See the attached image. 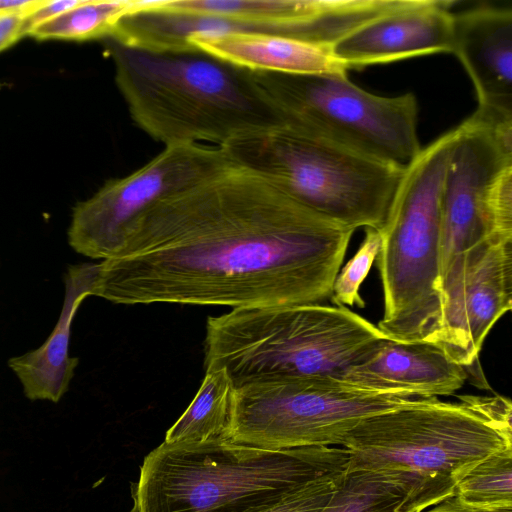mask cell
<instances>
[{
	"label": "cell",
	"instance_id": "obj_1",
	"mask_svg": "<svg viewBox=\"0 0 512 512\" xmlns=\"http://www.w3.org/2000/svg\"><path fill=\"white\" fill-rule=\"evenodd\" d=\"M354 231L231 162L145 212L99 263L92 295L127 305L321 304Z\"/></svg>",
	"mask_w": 512,
	"mask_h": 512
},
{
	"label": "cell",
	"instance_id": "obj_2",
	"mask_svg": "<svg viewBox=\"0 0 512 512\" xmlns=\"http://www.w3.org/2000/svg\"><path fill=\"white\" fill-rule=\"evenodd\" d=\"M115 82L133 121L165 146H223L284 125L252 72L201 51L153 52L106 37Z\"/></svg>",
	"mask_w": 512,
	"mask_h": 512
},
{
	"label": "cell",
	"instance_id": "obj_3",
	"mask_svg": "<svg viewBox=\"0 0 512 512\" xmlns=\"http://www.w3.org/2000/svg\"><path fill=\"white\" fill-rule=\"evenodd\" d=\"M459 402L416 398L361 420L345 436L347 470L396 475L408 488L405 512H421L455 494L459 481L491 454L512 448L495 420L492 396Z\"/></svg>",
	"mask_w": 512,
	"mask_h": 512
},
{
	"label": "cell",
	"instance_id": "obj_4",
	"mask_svg": "<svg viewBox=\"0 0 512 512\" xmlns=\"http://www.w3.org/2000/svg\"><path fill=\"white\" fill-rule=\"evenodd\" d=\"M345 448L270 450L226 439L161 443L131 485L130 512H239L347 470Z\"/></svg>",
	"mask_w": 512,
	"mask_h": 512
},
{
	"label": "cell",
	"instance_id": "obj_5",
	"mask_svg": "<svg viewBox=\"0 0 512 512\" xmlns=\"http://www.w3.org/2000/svg\"><path fill=\"white\" fill-rule=\"evenodd\" d=\"M387 337L346 307L323 304L234 308L206 323L205 369L234 387L333 377L369 357Z\"/></svg>",
	"mask_w": 512,
	"mask_h": 512
},
{
	"label": "cell",
	"instance_id": "obj_6",
	"mask_svg": "<svg viewBox=\"0 0 512 512\" xmlns=\"http://www.w3.org/2000/svg\"><path fill=\"white\" fill-rule=\"evenodd\" d=\"M456 135L457 127L444 133L405 168L377 230L384 300L377 328L388 339L433 344L439 333L442 190Z\"/></svg>",
	"mask_w": 512,
	"mask_h": 512
},
{
	"label": "cell",
	"instance_id": "obj_7",
	"mask_svg": "<svg viewBox=\"0 0 512 512\" xmlns=\"http://www.w3.org/2000/svg\"><path fill=\"white\" fill-rule=\"evenodd\" d=\"M221 148L235 164L353 230L382 226L405 170L285 124L237 137Z\"/></svg>",
	"mask_w": 512,
	"mask_h": 512
},
{
	"label": "cell",
	"instance_id": "obj_8",
	"mask_svg": "<svg viewBox=\"0 0 512 512\" xmlns=\"http://www.w3.org/2000/svg\"><path fill=\"white\" fill-rule=\"evenodd\" d=\"M251 72L285 125L400 168H406L422 149L412 93L375 95L352 83L346 71Z\"/></svg>",
	"mask_w": 512,
	"mask_h": 512
},
{
	"label": "cell",
	"instance_id": "obj_9",
	"mask_svg": "<svg viewBox=\"0 0 512 512\" xmlns=\"http://www.w3.org/2000/svg\"><path fill=\"white\" fill-rule=\"evenodd\" d=\"M415 399L333 377L249 383L235 388L226 439L270 450L342 445L364 418Z\"/></svg>",
	"mask_w": 512,
	"mask_h": 512
},
{
	"label": "cell",
	"instance_id": "obj_10",
	"mask_svg": "<svg viewBox=\"0 0 512 512\" xmlns=\"http://www.w3.org/2000/svg\"><path fill=\"white\" fill-rule=\"evenodd\" d=\"M512 194V127L487 123L474 114L457 126L444 177L441 204L442 302L463 284L470 254L496 235ZM506 240V239H504Z\"/></svg>",
	"mask_w": 512,
	"mask_h": 512
},
{
	"label": "cell",
	"instance_id": "obj_11",
	"mask_svg": "<svg viewBox=\"0 0 512 512\" xmlns=\"http://www.w3.org/2000/svg\"><path fill=\"white\" fill-rule=\"evenodd\" d=\"M231 162L220 146H165L135 172L107 181L74 206L68 229L70 246L86 257L111 258L122 248L135 222L153 205Z\"/></svg>",
	"mask_w": 512,
	"mask_h": 512
},
{
	"label": "cell",
	"instance_id": "obj_12",
	"mask_svg": "<svg viewBox=\"0 0 512 512\" xmlns=\"http://www.w3.org/2000/svg\"><path fill=\"white\" fill-rule=\"evenodd\" d=\"M512 240L491 238L468 257L464 281L434 345L472 373L485 337L512 307Z\"/></svg>",
	"mask_w": 512,
	"mask_h": 512
},
{
	"label": "cell",
	"instance_id": "obj_13",
	"mask_svg": "<svg viewBox=\"0 0 512 512\" xmlns=\"http://www.w3.org/2000/svg\"><path fill=\"white\" fill-rule=\"evenodd\" d=\"M138 6L224 19L326 49L351 32L358 20L351 0H158L138 1Z\"/></svg>",
	"mask_w": 512,
	"mask_h": 512
},
{
	"label": "cell",
	"instance_id": "obj_14",
	"mask_svg": "<svg viewBox=\"0 0 512 512\" xmlns=\"http://www.w3.org/2000/svg\"><path fill=\"white\" fill-rule=\"evenodd\" d=\"M454 2L408 0L355 29L329 48L345 70L453 50Z\"/></svg>",
	"mask_w": 512,
	"mask_h": 512
},
{
	"label": "cell",
	"instance_id": "obj_15",
	"mask_svg": "<svg viewBox=\"0 0 512 512\" xmlns=\"http://www.w3.org/2000/svg\"><path fill=\"white\" fill-rule=\"evenodd\" d=\"M475 87L473 113L512 127V10L484 6L453 14V50Z\"/></svg>",
	"mask_w": 512,
	"mask_h": 512
},
{
	"label": "cell",
	"instance_id": "obj_16",
	"mask_svg": "<svg viewBox=\"0 0 512 512\" xmlns=\"http://www.w3.org/2000/svg\"><path fill=\"white\" fill-rule=\"evenodd\" d=\"M467 378L466 369L432 343L386 338L369 357L350 367L343 380L367 389L429 398L454 394Z\"/></svg>",
	"mask_w": 512,
	"mask_h": 512
},
{
	"label": "cell",
	"instance_id": "obj_17",
	"mask_svg": "<svg viewBox=\"0 0 512 512\" xmlns=\"http://www.w3.org/2000/svg\"><path fill=\"white\" fill-rule=\"evenodd\" d=\"M99 263H83L68 269L62 310L52 333L36 350L11 358L9 367L22 384L30 400L58 402L73 378L78 358L70 357V328L85 297L92 295Z\"/></svg>",
	"mask_w": 512,
	"mask_h": 512
},
{
	"label": "cell",
	"instance_id": "obj_18",
	"mask_svg": "<svg viewBox=\"0 0 512 512\" xmlns=\"http://www.w3.org/2000/svg\"><path fill=\"white\" fill-rule=\"evenodd\" d=\"M196 50L254 72L317 74L347 71L328 49L293 38L257 31L190 36Z\"/></svg>",
	"mask_w": 512,
	"mask_h": 512
},
{
	"label": "cell",
	"instance_id": "obj_19",
	"mask_svg": "<svg viewBox=\"0 0 512 512\" xmlns=\"http://www.w3.org/2000/svg\"><path fill=\"white\" fill-rule=\"evenodd\" d=\"M234 393V385L223 369L206 370L198 392L184 413L168 429L163 442L186 444L226 439L232 418Z\"/></svg>",
	"mask_w": 512,
	"mask_h": 512
},
{
	"label": "cell",
	"instance_id": "obj_20",
	"mask_svg": "<svg viewBox=\"0 0 512 512\" xmlns=\"http://www.w3.org/2000/svg\"><path fill=\"white\" fill-rule=\"evenodd\" d=\"M407 497L394 474L346 470L321 512H405Z\"/></svg>",
	"mask_w": 512,
	"mask_h": 512
},
{
	"label": "cell",
	"instance_id": "obj_21",
	"mask_svg": "<svg viewBox=\"0 0 512 512\" xmlns=\"http://www.w3.org/2000/svg\"><path fill=\"white\" fill-rule=\"evenodd\" d=\"M133 1L80 0L73 8L32 29L28 35L39 39L85 41L106 38L115 22L128 12Z\"/></svg>",
	"mask_w": 512,
	"mask_h": 512
},
{
	"label": "cell",
	"instance_id": "obj_22",
	"mask_svg": "<svg viewBox=\"0 0 512 512\" xmlns=\"http://www.w3.org/2000/svg\"><path fill=\"white\" fill-rule=\"evenodd\" d=\"M455 493L476 506H512V448H503L478 463L459 481Z\"/></svg>",
	"mask_w": 512,
	"mask_h": 512
},
{
	"label": "cell",
	"instance_id": "obj_23",
	"mask_svg": "<svg viewBox=\"0 0 512 512\" xmlns=\"http://www.w3.org/2000/svg\"><path fill=\"white\" fill-rule=\"evenodd\" d=\"M381 246V237L376 229H365V238L355 255L338 273L330 296L333 304L339 307L365 306L359 289L367 277Z\"/></svg>",
	"mask_w": 512,
	"mask_h": 512
},
{
	"label": "cell",
	"instance_id": "obj_24",
	"mask_svg": "<svg viewBox=\"0 0 512 512\" xmlns=\"http://www.w3.org/2000/svg\"><path fill=\"white\" fill-rule=\"evenodd\" d=\"M342 475L311 481L275 500L239 512H321Z\"/></svg>",
	"mask_w": 512,
	"mask_h": 512
},
{
	"label": "cell",
	"instance_id": "obj_25",
	"mask_svg": "<svg viewBox=\"0 0 512 512\" xmlns=\"http://www.w3.org/2000/svg\"><path fill=\"white\" fill-rule=\"evenodd\" d=\"M80 0H40L38 5L23 17V34L28 35L35 27L45 23L69 9L75 7Z\"/></svg>",
	"mask_w": 512,
	"mask_h": 512
},
{
	"label": "cell",
	"instance_id": "obj_26",
	"mask_svg": "<svg viewBox=\"0 0 512 512\" xmlns=\"http://www.w3.org/2000/svg\"><path fill=\"white\" fill-rule=\"evenodd\" d=\"M421 512H512V506L506 507H481L464 502L456 493L431 509Z\"/></svg>",
	"mask_w": 512,
	"mask_h": 512
},
{
	"label": "cell",
	"instance_id": "obj_27",
	"mask_svg": "<svg viewBox=\"0 0 512 512\" xmlns=\"http://www.w3.org/2000/svg\"><path fill=\"white\" fill-rule=\"evenodd\" d=\"M23 17L20 13L0 16V52L24 37Z\"/></svg>",
	"mask_w": 512,
	"mask_h": 512
},
{
	"label": "cell",
	"instance_id": "obj_28",
	"mask_svg": "<svg viewBox=\"0 0 512 512\" xmlns=\"http://www.w3.org/2000/svg\"><path fill=\"white\" fill-rule=\"evenodd\" d=\"M40 0H0V16L7 14H27Z\"/></svg>",
	"mask_w": 512,
	"mask_h": 512
}]
</instances>
